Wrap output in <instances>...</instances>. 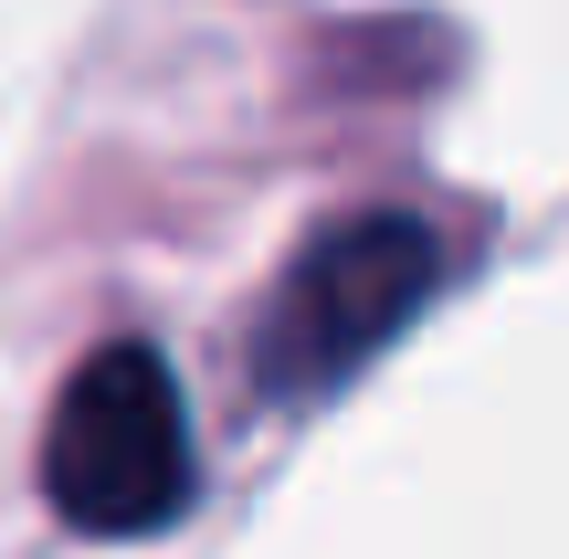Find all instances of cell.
<instances>
[{
  "mask_svg": "<svg viewBox=\"0 0 569 559\" xmlns=\"http://www.w3.org/2000/svg\"><path fill=\"white\" fill-rule=\"evenodd\" d=\"M201 486V443H190V401L148 338L96 349L63 380L53 422H42V497L84 539H148L169 528Z\"/></svg>",
  "mask_w": 569,
  "mask_h": 559,
  "instance_id": "1",
  "label": "cell"
},
{
  "mask_svg": "<svg viewBox=\"0 0 569 559\" xmlns=\"http://www.w3.org/2000/svg\"><path fill=\"white\" fill-rule=\"evenodd\" d=\"M443 286V243L411 211H348L284 264L274 307H264V380L284 401L338 391L348 370L390 349Z\"/></svg>",
  "mask_w": 569,
  "mask_h": 559,
  "instance_id": "2",
  "label": "cell"
}]
</instances>
